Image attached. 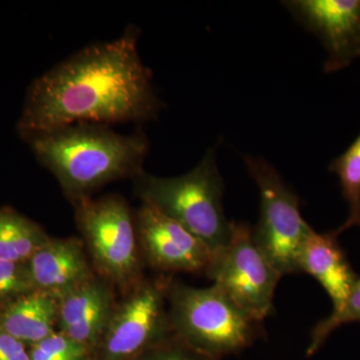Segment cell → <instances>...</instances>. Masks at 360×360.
<instances>
[{"instance_id": "6da1fadb", "label": "cell", "mask_w": 360, "mask_h": 360, "mask_svg": "<svg viewBox=\"0 0 360 360\" xmlns=\"http://www.w3.org/2000/svg\"><path fill=\"white\" fill-rule=\"evenodd\" d=\"M141 30L84 47L30 84L16 129L23 141L80 122H146L162 103L139 52Z\"/></svg>"}, {"instance_id": "7a4b0ae2", "label": "cell", "mask_w": 360, "mask_h": 360, "mask_svg": "<svg viewBox=\"0 0 360 360\" xmlns=\"http://www.w3.org/2000/svg\"><path fill=\"white\" fill-rule=\"evenodd\" d=\"M25 141L71 205L110 182L134 180L144 172L149 151L143 132L120 134L101 123H75Z\"/></svg>"}, {"instance_id": "3957f363", "label": "cell", "mask_w": 360, "mask_h": 360, "mask_svg": "<svg viewBox=\"0 0 360 360\" xmlns=\"http://www.w3.org/2000/svg\"><path fill=\"white\" fill-rule=\"evenodd\" d=\"M134 181L142 203L182 225L210 248L213 257L229 245L232 221L225 215L224 179L213 149L186 174L160 177L143 172Z\"/></svg>"}, {"instance_id": "277c9868", "label": "cell", "mask_w": 360, "mask_h": 360, "mask_svg": "<svg viewBox=\"0 0 360 360\" xmlns=\"http://www.w3.org/2000/svg\"><path fill=\"white\" fill-rule=\"evenodd\" d=\"M167 304L174 335L208 359L219 360L238 354L264 333L262 322L214 284L198 288L172 279Z\"/></svg>"}, {"instance_id": "5b68a950", "label": "cell", "mask_w": 360, "mask_h": 360, "mask_svg": "<svg viewBox=\"0 0 360 360\" xmlns=\"http://www.w3.org/2000/svg\"><path fill=\"white\" fill-rule=\"evenodd\" d=\"M75 222L94 271L110 281L120 293L144 278V260L135 215L124 198L108 194L72 203Z\"/></svg>"}, {"instance_id": "8992f818", "label": "cell", "mask_w": 360, "mask_h": 360, "mask_svg": "<svg viewBox=\"0 0 360 360\" xmlns=\"http://www.w3.org/2000/svg\"><path fill=\"white\" fill-rule=\"evenodd\" d=\"M245 163L260 196L253 238L281 276L300 274V251L314 229L302 217L300 198L264 158L245 156Z\"/></svg>"}, {"instance_id": "52a82bcc", "label": "cell", "mask_w": 360, "mask_h": 360, "mask_svg": "<svg viewBox=\"0 0 360 360\" xmlns=\"http://www.w3.org/2000/svg\"><path fill=\"white\" fill-rule=\"evenodd\" d=\"M172 278H146L122 295L90 360H136L172 335L167 292Z\"/></svg>"}, {"instance_id": "ba28073f", "label": "cell", "mask_w": 360, "mask_h": 360, "mask_svg": "<svg viewBox=\"0 0 360 360\" xmlns=\"http://www.w3.org/2000/svg\"><path fill=\"white\" fill-rule=\"evenodd\" d=\"M205 276L259 322L274 310L283 277L255 243L252 227L243 221H232L229 245L214 255Z\"/></svg>"}, {"instance_id": "9c48e42d", "label": "cell", "mask_w": 360, "mask_h": 360, "mask_svg": "<svg viewBox=\"0 0 360 360\" xmlns=\"http://www.w3.org/2000/svg\"><path fill=\"white\" fill-rule=\"evenodd\" d=\"M134 215L144 264L160 272L205 274L213 253L203 241L146 203Z\"/></svg>"}, {"instance_id": "30bf717a", "label": "cell", "mask_w": 360, "mask_h": 360, "mask_svg": "<svg viewBox=\"0 0 360 360\" xmlns=\"http://www.w3.org/2000/svg\"><path fill=\"white\" fill-rule=\"evenodd\" d=\"M283 4L321 39L328 53L326 73L347 68L360 58V0H290Z\"/></svg>"}, {"instance_id": "8fae6325", "label": "cell", "mask_w": 360, "mask_h": 360, "mask_svg": "<svg viewBox=\"0 0 360 360\" xmlns=\"http://www.w3.org/2000/svg\"><path fill=\"white\" fill-rule=\"evenodd\" d=\"M115 286L96 272L86 283L58 300L56 331L94 354L115 309Z\"/></svg>"}, {"instance_id": "7c38bea8", "label": "cell", "mask_w": 360, "mask_h": 360, "mask_svg": "<svg viewBox=\"0 0 360 360\" xmlns=\"http://www.w3.org/2000/svg\"><path fill=\"white\" fill-rule=\"evenodd\" d=\"M35 291L61 300L96 274L82 238H51L27 262Z\"/></svg>"}, {"instance_id": "4fadbf2b", "label": "cell", "mask_w": 360, "mask_h": 360, "mask_svg": "<svg viewBox=\"0 0 360 360\" xmlns=\"http://www.w3.org/2000/svg\"><path fill=\"white\" fill-rule=\"evenodd\" d=\"M335 231L319 233L312 229L298 258V271L319 281L338 311L352 292L359 276L338 241Z\"/></svg>"}, {"instance_id": "5bb4252c", "label": "cell", "mask_w": 360, "mask_h": 360, "mask_svg": "<svg viewBox=\"0 0 360 360\" xmlns=\"http://www.w3.org/2000/svg\"><path fill=\"white\" fill-rule=\"evenodd\" d=\"M58 300L33 291L0 309V328L30 348L56 333Z\"/></svg>"}, {"instance_id": "9a60e30c", "label": "cell", "mask_w": 360, "mask_h": 360, "mask_svg": "<svg viewBox=\"0 0 360 360\" xmlns=\"http://www.w3.org/2000/svg\"><path fill=\"white\" fill-rule=\"evenodd\" d=\"M51 236L13 207L0 208V260L27 262Z\"/></svg>"}, {"instance_id": "2e32d148", "label": "cell", "mask_w": 360, "mask_h": 360, "mask_svg": "<svg viewBox=\"0 0 360 360\" xmlns=\"http://www.w3.org/2000/svg\"><path fill=\"white\" fill-rule=\"evenodd\" d=\"M328 169L338 177L349 212L347 221L335 229L340 236L350 227L360 226V134L345 153L331 161Z\"/></svg>"}, {"instance_id": "e0dca14e", "label": "cell", "mask_w": 360, "mask_h": 360, "mask_svg": "<svg viewBox=\"0 0 360 360\" xmlns=\"http://www.w3.org/2000/svg\"><path fill=\"white\" fill-rule=\"evenodd\" d=\"M352 322H360V277L342 307L338 311L331 312L328 317L322 319L312 329L307 355H314L335 329Z\"/></svg>"}, {"instance_id": "ac0fdd59", "label": "cell", "mask_w": 360, "mask_h": 360, "mask_svg": "<svg viewBox=\"0 0 360 360\" xmlns=\"http://www.w3.org/2000/svg\"><path fill=\"white\" fill-rule=\"evenodd\" d=\"M33 291L27 262L0 260V309Z\"/></svg>"}, {"instance_id": "d6986e66", "label": "cell", "mask_w": 360, "mask_h": 360, "mask_svg": "<svg viewBox=\"0 0 360 360\" xmlns=\"http://www.w3.org/2000/svg\"><path fill=\"white\" fill-rule=\"evenodd\" d=\"M32 360H90L91 354L77 341L56 331L30 347Z\"/></svg>"}, {"instance_id": "ffe728a7", "label": "cell", "mask_w": 360, "mask_h": 360, "mask_svg": "<svg viewBox=\"0 0 360 360\" xmlns=\"http://www.w3.org/2000/svg\"><path fill=\"white\" fill-rule=\"evenodd\" d=\"M136 360H213L194 352L184 341L172 335L144 352Z\"/></svg>"}, {"instance_id": "44dd1931", "label": "cell", "mask_w": 360, "mask_h": 360, "mask_svg": "<svg viewBox=\"0 0 360 360\" xmlns=\"http://www.w3.org/2000/svg\"><path fill=\"white\" fill-rule=\"evenodd\" d=\"M0 360H32L30 348L0 328Z\"/></svg>"}]
</instances>
